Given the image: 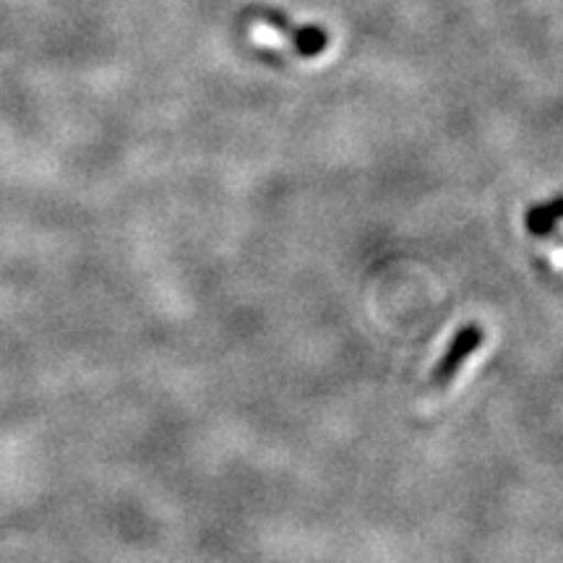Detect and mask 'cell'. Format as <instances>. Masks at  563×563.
<instances>
[{
    "label": "cell",
    "instance_id": "obj_1",
    "mask_svg": "<svg viewBox=\"0 0 563 563\" xmlns=\"http://www.w3.org/2000/svg\"><path fill=\"white\" fill-rule=\"evenodd\" d=\"M481 344H483L481 327L462 329V332L454 336L452 347H449L446 355H443V361L433 368V384L446 386L449 382H452V378L456 376V371H460V365L470 357V352H475Z\"/></svg>",
    "mask_w": 563,
    "mask_h": 563
},
{
    "label": "cell",
    "instance_id": "obj_2",
    "mask_svg": "<svg viewBox=\"0 0 563 563\" xmlns=\"http://www.w3.org/2000/svg\"><path fill=\"white\" fill-rule=\"evenodd\" d=\"M264 19L269 21V24L277 26L279 32H285L287 37L295 42V47H298L302 55H319L323 47H327V34H323L321 30H316V26H308V30H298V26H292L290 21H287L277 11H264Z\"/></svg>",
    "mask_w": 563,
    "mask_h": 563
},
{
    "label": "cell",
    "instance_id": "obj_3",
    "mask_svg": "<svg viewBox=\"0 0 563 563\" xmlns=\"http://www.w3.org/2000/svg\"><path fill=\"white\" fill-rule=\"evenodd\" d=\"M555 220H563V199L545 203V207H534L530 214H527V228H530L534 235H540V232H551Z\"/></svg>",
    "mask_w": 563,
    "mask_h": 563
}]
</instances>
